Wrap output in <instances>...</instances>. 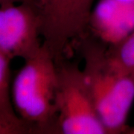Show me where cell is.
<instances>
[{"label": "cell", "instance_id": "ba28073f", "mask_svg": "<svg viewBox=\"0 0 134 134\" xmlns=\"http://www.w3.org/2000/svg\"><path fill=\"white\" fill-rule=\"evenodd\" d=\"M10 62L8 58L0 52V114L12 122L30 127L19 119L13 107L10 96Z\"/></svg>", "mask_w": 134, "mask_h": 134}, {"label": "cell", "instance_id": "5b68a950", "mask_svg": "<svg viewBox=\"0 0 134 134\" xmlns=\"http://www.w3.org/2000/svg\"><path fill=\"white\" fill-rule=\"evenodd\" d=\"M43 45L41 21L35 4L0 6V52L10 60H23Z\"/></svg>", "mask_w": 134, "mask_h": 134}, {"label": "cell", "instance_id": "277c9868", "mask_svg": "<svg viewBox=\"0 0 134 134\" xmlns=\"http://www.w3.org/2000/svg\"><path fill=\"white\" fill-rule=\"evenodd\" d=\"M96 0H36L41 21L43 45L62 60L89 34Z\"/></svg>", "mask_w": 134, "mask_h": 134}, {"label": "cell", "instance_id": "30bf717a", "mask_svg": "<svg viewBox=\"0 0 134 134\" xmlns=\"http://www.w3.org/2000/svg\"><path fill=\"white\" fill-rule=\"evenodd\" d=\"M19 3H31L36 5V0H0V6L19 4Z\"/></svg>", "mask_w": 134, "mask_h": 134}, {"label": "cell", "instance_id": "3957f363", "mask_svg": "<svg viewBox=\"0 0 134 134\" xmlns=\"http://www.w3.org/2000/svg\"><path fill=\"white\" fill-rule=\"evenodd\" d=\"M56 131L60 134H107L79 67L58 66Z\"/></svg>", "mask_w": 134, "mask_h": 134}, {"label": "cell", "instance_id": "7c38bea8", "mask_svg": "<svg viewBox=\"0 0 134 134\" xmlns=\"http://www.w3.org/2000/svg\"><path fill=\"white\" fill-rule=\"evenodd\" d=\"M119 2H134V0H116Z\"/></svg>", "mask_w": 134, "mask_h": 134}, {"label": "cell", "instance_id": "52a82bcc", "mask_svg": "<svg viewBox=\"0 0 134 134\" xmlns=\"http://www.w3.org/2000/svg\"><path fill=\"white\" fill-rule=\"evenodd\" d=\"M106 53L113 66L134 78V31L119 43L107 46Z\"/></svg>", "mask_w": 134, "mask_h": 134}, {"label": "cell", "instance_id": "9c48e42d", "mask_svg": "<svg viewBox=\"0 0 134 134\" xmlns=\"http://www.w3.org/2000/svg\"><path fill=\"white\" fill-rule=\"evenodd\" d=\"M34 133L28 126L12 122L0 114V134Z\"/></svg>", "mask_w": 134, "mask_h": 134}, {"label": "cell", "instance_id": "7a4b0ae2", "mask_svg": "<svg viewBox=\"0 0 134 134\" xmlns=\"http://www.w3.org/2000/svg\"><path fill=\"white\" fill-rule=\"evenodd\" d=\"M58 65L43 45L24 64L10 86L16 115L34 133H57Z\"/></svg>", "mask_w": 134, "mask_h": 134}, {"label": "cell", "instance_id": "8992f818", "mask_svg": "<svg viewBox=\"0 0 134 134\" xmlns=\"http://www.w3.org/2000/svg\"><path fill=\"white\" fill-rule=\"evenodd\" d=\"M134 31V2L96 0L89 31L106 46L119 43Z\"/></svg>", "mask_w": 134, "mask_h": 134}, {"label": "cell", "instance_id": "8fae6325", "mask_svg": "<svg viewBox=\"0 0 134 134\" xmlns=\"http://www.w3.org/2000/svg\"><path fill=\"white\" fill-rule=\"evenodd\" d=\"M129 133V134H134V127L133 128H128L127 130V133Z\"/></svg>", "mask_w": 134, "mask_h": 134}, {"label": "cell", "instance_id": "6da1fadb", "mask_svg": "<svg viewBox=\"0 0 134 134\" xmlns=\"http://www.w3.org/2000/svg\"><path fill=\"white\" fill-rule=\"evenodd\" d=\"M79 44L84 61L83 74L107 134L126 133L134 102V78L111 65L105 44L89 35Z\"/></svg>", "mask_w": 134, "mask_h": 134}]
</instances>
